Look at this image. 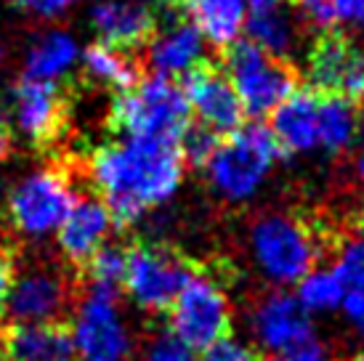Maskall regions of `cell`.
<instances>
[{
	"label": "cell",
	"mask_w": 364,
	"mask_h": 361,
	"mask_svg": "<svg viewBox=\"0 0 364 361\" xmlns=\"http://www.w3.org/2000/svg\"><path fill=\"white\" fill-rule=\"evenodd\" d=\"M183 168L178 144L120 139L93 151L88 171L112 223L128 229L178 191Z\"/></svg>",
	"instance_id": "1"
},
{
	"label": "cell",
	"mask_w": 364,
	"mask_h": 361,
	"mask_svg": "<svg viewBox=\"0 0 364 361\" xmlns=\"http://www.w3.org/2000/svg\"><path fill=\"white\" fill-rule=\"evenodd\" d=\"M109 125L122 139L178 144L183 131L192 125V112L178 82L154 75V77L139 80L131 90L114 96Z\"/></svg>",
	"instance_id": "2"
},
{
	"label": "cell",
	"mask_w": 364,
	"mask_h": 361,
	"mask_svg": "<svg viewBox=\"0 0 364 361\" xmlns=\"http://www.w3.org/2000/svg\"><path fill=\"white\" fill-rule=\"evenodd\" d=\"M247 250L255 269L277 290L298 284L319 261V242L293 212H263L247 229Z\"/></svg>",
	"instance_id": "3"
},
{
	"label": "cell",
	"mask_w": 364,
	"mask_h": 361,
	"mask_svg": "<svg viewBox=\"0 0 364 361\" xmlns=\"http://www.w3.org/2000/svg\"><path fill=\"white\" fill-rule=\"evenodd\" d=\"M282 157L272 131L266 125H242L221 139L215 154L203 171L210 189L226 202L253 200L266 183L272 168Z\"/></svg>",
	"instance_id": "4"
},
{
	"label": "cell",
	"mask_w": 364,
	"mask_h": 361,
	"mask_svg": "<svg viewBox=\"0 0 364 361\" xmlns=\"http://www.w3.org/2000/svg\"><path fill=\"white\" fill-rule=\"evenodd\" d=\"M223 75L232 80L245 114L266 117L298 90V75L284 59L261 50L250 41H237L223 53Z\"/></svg>",
	"instance_id": "5"
},
{
	"label": "cell",
	"mask_w": 364,
	"mask_h": 361,
	"mask_svg": "<svg viewBox=\"0 0 364 361\" xmlns=\"http://www.w3.org/2000/svg\"><path fill=\"white\" fill-rule=\"evenodd\" d=\"M75 361H133L136 340L120 311V292L88 287L72 313Z\"/></svg>",
	"instance_id": "6"
},
{
	"label": "cell",
	"mask_w": 364,
	"mask_h": 361,
	"mask_svg": "<svg viewBox=\"0 0 364 361\" xmlns=\"http://www.w3.org/2000/svg\"><path fill=\"white\" fill-rule=\"evenodd\" d=\"M168 330L192 351H205L232 330V303L223 284L194 271L168 308Z\"/></svg>",
	"instance_id": "7"
},
{
	"label": "cell",
	"mask_w": 364,
	"mask_h": 361,
	"mask_svg": "<svg viewBox=\"0 0 364 361\" xmlns=\"http://www.w3.org/2000/svg\"><path fill=\"white\" fill-rule=\"evenodd\" d=\"M192 274L194 266L181 252L157 242H141L128 247L122 290L141 311L162 313L171 308Z\"/></svg>",
	"instance_id": "8"
},
{
	"label": "cell",
	"mask_w": 364,
	"mask_h": 361,
	"mask_svg": "<svg viewBox=\"0 0 364 361\" xmlns=\"http://www.w3.org/2000/svg\"><path fill=\"white\" fill-rule=\"evenodd\" d=\"M77 194L61 168H41L11 189L9 218L21 237L46 239L56 234Z\"/></svg>",
	"instance_id": "9"
},
{
	"label": "cell",
	"mask_w": 364,
	"mask_h": 361,
	"mask_svg": "<svg viewBox=\"0 0 364 361\" xmlns=\"http://www.w3.org/2000/svg\"><path fill=\"white\" fill-rule=\"evenodd\" d=\"M306 80L319 96L359 104L364 101V48L348 35L322 32L306 53Z\"/></svg>",
	"instance_id": "10"
},
{
	"label": "cell",
	"mask_w": 364,
	"mask_h": 361,
	"mask_svg": "<svg viewBox=\"0 0 364 361\" xmlns=\"http://www.w3.org/2000/svg\"><path fill=\"white\" fill-rule=\"evenodd\" d=\"M75 301L70 276L56 263H32L11 279L6 313L16 324H61Z\"/></svg>",
	"instance_id": "11"
},
{
	"label": "cell",
	"mask_w": 364,
	"mask_h": 361,
	"mask_svg": "<svg viewBox=\"0 0 364 361\" xmlns=\"http://www.w3.org/2000/svg\"><path fill=\"white\" fill-rule=\"evenodd\" d=\"M247 327L255 345L279 359H287L304 343L316 338L311 313L295 301V295L284 290H272L269 295H263L247 316Z\"/></svg>",
	"instance_id": "12"
},
{
	"label": "cell",
	"mask_w": 364,
	"mask_h": 361,
	"mask_svg": "<svg viewBox=\"0 0 364 361\" xmlns=\"http://www.w3.org/2000/svg\"><path fill=\"white\" fill-rule=\"evenodd\" d=\"M11 128L35 146H51L67 125V93L61 82L21 77L9 96Z\"/></svg>",
	"instance_id": "13"
},
{
	"label": "cell",
	"mask_w": 364,
	"mask_h": 361,
	"mask_svg": "<svg viewBox=\"0 0 364 361\" xmlns=\"http://www.w3.org/2000/svg\"><path fill=\"white\" fill-rule=\"evenodd\" d=\"M181 88L197 125L213 131L215 136H232L245 125L242 101L221 70L205 64L183 77Z\"/></svg>",
	"instance_id": "14"
},
{
	"label": "cell",
	"mask_w": 364,
	"mask_h": 361,
	"mask_svg": "<svg viewBox=\"0 0 364 361\" xmlns=\"http://www.w3.org/2000/svg\"><path fill=\"white\" fill-rule=\"evenodd\" d=\"M205 38L189 19L181 16H168L157 21L152 41L146 43V64L154 70L157 77L176 80L186 77L194 70L208 64V50Z\"/></svg>",
	"instance_id": "15"
},
{
	"label": "cell",
	"mask_w": 364,
	"mask_h": 361,
	"mask_svg": "<svg viewBox=\"0 0 364 361\" xmlns=\"http://www.w3.org/2000/svg\"><path fill=\"white\" fill-rule=\"evenodd\" d=\"M88 16L99 43L117 50L141 48L157 30L154 11L141 0H99Z\"/></svg>",
	"instance_id": "16"
},
{
	"label": "cell",
	"mask_w": 364,
	"mask_h": 361,
	"mask_svg": "<svg viewBox=\"0 0 364 361\" xmlns=\"http://www.w3.org/2000/svg\"><path fill=\"white\" fill-rule=\"evenodd\" d=\"M112 215L99 197H77L56 231V244L72 266H85L88 258L107 244Z\"/></svg>",
	"instance_id": "17"
},
{
	"label": "cell",
	"mask_w": 364,
	"mask_h": 361,
	"mask_svg": "<svg viewBox=\"0 0 364 361\" xmlns=\"http://www.w3.org/2000/svg\"><path fill=\"white\" fill-rule=\"evenodd\" d=\"M269 131L287 157L319 154V93L295 90L284 104H279V109L272 112Z\"/></svg>",
	"instance_id": "18"
},
{
	"label": "cell",
	"mask_w": 364,
	"mask_h": 361,
	"mask_svg": "<svg viewBox=\"0 0 364 361\" xmlns=\"http://www.w3.org/2000/svg\"><path fill=\"white\" fill-rule=\"evenodd\" d=\"M0 356L6 361H75L70 327L11 321L0 338Z\"/></svg>",
	"instance_id": "19"
},
{
	"label": "cell",
	"mask_w": 364,
	"mask_h": 361,
	"mask_svg": "<svg viewBox=\"0 0 364 361\" xmlns=\"http://www.w3.org/2000/svg\"><path fill=\"white\" fill-rule=\"evenodd\" d=\"M247 9L245 0H186V19L200 30L205 43L226 50L242 38Z\"/></svg>",
	"instance_id": "20"
},
{
	"label": "cell",
	"mask_w": 364,
	"mask_h": 361,
	"mask_svg": "<svg viewBox=\"0 0 364 361\" xmlns=\"http://www.w3.org/2000/svg\"><path fill=\"white\" fill-rule=\"evenodd\" d=\"M245 35H247V41L258 45L261 50L287 61V56L298 48L301 24H298L293 11L279 6V3H274V6L253 9L247 14Z\"/></svg>",
	"instance_id": "21"
},
{
	"label": "cell",
	"mask_w": 364,
	"mask_h": 361,
	"mask_svg": "<svg viewBox=\"0 0 364 361\" xmlns=\"http://www.w3.org/2000/svg\"><path fill=\"white\" fill-rule=\"evenodd\" d=\"M77 61H80L77 41L70 32L51 30L41 38H35V43L27 48L24 77L41 82H59L64 75H70L75 70Z\"/></svg>",
	"instance_id": "22"
},
{
	"label": "cell",
	"mask_w": 364,
	"mask_h": 361,
	"mask_svg": "<svg viewBox=\"0 0 364 361\" xmlns=\"http://www.w3.org/2000/svg\"><path fill=\"white\" fill-rule=\"evenodd\" d=\"M80 64L93 82L109 85L117 93L131 90L136 82L141 80V67L136 64L131 53L109 48L104 43H91L85 50H80Z\"/></svg>",
	"instance_id": "23"
},
{
	"label": "cell",
	"mask_w": 364,
	"mask_h": 361,
	"mask_svg": "<svg viewBox=\"0 0 364 361\" xmlns=\"http://www.w3.org/2000/svg\"><path fill=\"white\" fill-rule=\"evenodd\" d=\"M359 133V117L354 104L343 99L319 96V151L338 157L354 146Z\"/></svg>",
	"instance_id": "24"
},
{
	"label": "cell",
	"mask_w": 364,
	"mask_h": 361,
	"mask_svg": "<svg viewBox=\"0 0 364 361\" xmlns=\"http://www.w3.org/2000/svg\"><path fill=\"white\" fill-rule=\"evenodd\" d=\"M343 284L333 266H314L304 279L295 284V301L309 313H330L343 306Z\"/></svg>",
	"instance_id": "25"
},
{
	"label": "cell",
	"mask_w": 364,
	"mask_h": 361,
	"mask_svg": "<svg viewBox=\"0 0 364 361\" xmlns=\"http://www.w3.org/2000/svg\"><path fill=\"white\" fill-rule=\"evenodd\" d=\"M333 271L346 290L341 311L359 306L364 301V231H356L338 244Z\"/></svg>",
	"instance_id": "26"
},
{
	"label": "cell",
	"mask_w": 364,
	"mask_h": 361,
	"mask_svg": "<svg viewBox=\"0 0 364 361\" xmlns=\"http://www.w3.org/2000/svg\"><path fill=\"white\" fill-rule=\"evenodd\" d=\"M125 266H128V250L120 244H102L99 250L93 252L88 263L82 266L88 274V287L107 292H120L122 279H125Z\"/></svg>",
	"instance_id": "27"
},
{
	"label": "cell",
	"mask_w": 364,
	"mask_h": 361,
	"mask_svg": "<svg viewBox=\"0 0 364 361\" xmlns=\"http://www.w3.org/2000/svg\"><path fill=\"white\" fill-rule=\"evenodd\" d=\"M133 361H200V356L189 345H183L171 330H160L149 335L141 345H136Z\"/></svg>",
	"instance_id": "28"
},
{
	"label": "cell",
	"mask_w": 364,
	"mask_h": 361,
	"mask_svg": "<svg viewBox=\"0 0 364 361\" xmlns=\"http://www.w3.org/2000/svg\"><path fill=\"white\" fill-rule=\"evenodd\" d=\"M218 144H221V136H215L213 131L197 125V122L189 125L181 139H178V151L183 157V165H194V168L203 171L205 165L210 162L213 154H215Z\"/></svg>",
	"instance_id": "29"
},
{
	"label": "cell",
	"mask_w": 364,
	"mask_h": 361,
	"mask_svg": "<svg viewBox=\"0 0 364 361\" xmlns=\"http://www.w3.org/2000/svg\"><path fill=\"white\" fill-rule=\"evenodd\" d=\"M200 361H258L255 359L253 348L245 340L234 338L232 332L223 335L221 340H215L213 345H208L200 356Z\"/></svg>",
	"instance_id": "30"
},
{
	"label": "cell",
	"mask_w": 364,
	"mask_h": 361,
	"mask_svg": "<svg viewBox=\"0 0 364 361\" xmlns=\"http://www.w3.org/2000/svg\"><path fill=\"white\" fill-rule=\"evenodd\" d=\"M293 6L298 9V14H301L309 24L319 27L322 32L335 27L333 0H293Z\"/></svg>",
	"instance_id": "31"
},
{
	"label": "cell",
	"mask_w": 364,
	"mask_h": 361,
	"mask_svg": "<svg viewBox=\"0 0 364 361\" xmlns=\"http://www.w3.org/2000/svg\"><path fill=\"white\" fill-rule=\"evenodd\" d=\"M335 24H346L364 35V0H333Z\"/></svg>",
	"instance_id": "32"
},
{
	"label": "cell",
	"mask_w": 364,
	"mask_h": 361,
	"mask_svg": "<svg viewBox=\"0 0 364 361\" xmlns=\"http://www.w3.org/2000/svg\"><path fill=\"white\" fill-rule=\"evenodd\" d=\"M284 361H335L333 351H330V345L316 335L311 338L309 343H304L298 351H293Z\"/></svg>",
	"instance_id": "33"
},
{
	"label": "cell",
	"mask_w": 364,
	"mask_h": 361,
	"mask_svg": "<svg viewBox=\"0 0 364 361\" xmlns=\"http://www.w3.org/2000/svg\"><path fill=\"white\" fill-rule=\"evenodd\" d=\"M11 279H14V266H11L9 252L0 250V319L6 316V303H9Z\"/></svg>",
	"instance_id": "34"
},
{
	"label": "cell",
	"mask_w": 364,
	"mask_h": 361,
	"mask_svg": "<svg viewBox=\"0 0 364 361\" xmlns=\"http://www.w3.org/2000/svg\"><path fill=\"white\" fill-rule=\"evenodd\" d=\"M80 0H38L35 11L46 16V19H53V16H61L64 11H70L72 6H77Z\"/></svg>",
	"instance_id": "35"
},
{
	"label": "cell",
	"mask_w": 364,
	"mask_h": 361,
	"mask_svg": "<svg viewBox=\"0 0 364 361\" xmlns=\"http://www.w3.org/2000/svg\"><path fill=\"white\" fill-rule=\"evenodd\" d=\"M354 146H356V162H354L356 178H359V186L364 189V117L359 120V133H356Z\"/></svg>",
	"instance_id": "36"
},
{
	"label": "cell",
	"mask_w": 364,
	"mask_h": 361,
	"mask_svg": "<svg viewBox=\"0 0 364 361\" xmlns=\"http://www.w3.org/2000/svg\"><path fill=\"white\" fill-rule=\"evenodd\" d=\"M346 319H348V324L356 330V335L364 340V301L359 303V306H354V308H348V311H346Z\"/></svg>",
	"instance_id": "37"
},
{
	"label": "cell",
	"mask_w": 364,
	"mask_h": 361,
	"mask_svg": "<svg viewBox=\"0 0 364 361\" xmlns=\"http://www.w3.org/2000/svg\"><path fill=\"white\" fill-rule=\"evenodd\" d=\"M9 151H11V131L9 125L0 120V162L9 157Z\"/></svg>",
	"instance_id": "38"
},
{
	"label": "cell",
	"mask_w": 364,
	"mask_h": 361,
	"mask_svg": "<svg viewBox=\"0 0 364 361\" xmlns=\"http://www.w3.org/2000/svg\"><path fill=\"white\" fill-rule=\"evenodd\" d=\"M9 6H16V9H35L38 0H6Z\"/></svg>",
	"instance_id": "39"
},
{
	"label": "cell",
	"mask_w": 364,
	"mask_h": 361,
	"mask_svg": "<svg viewBox=\"0 0 364 361\" xmlns=\"http://www.w3.org/2000/svg\"><path fill=\"white\" fill-rule=\"evenodd\" d=\"M247 6H253V9H263V6H274V3H279V0H245Z\"/></svg>",
	"instance_id": "40"
},
{
	"label": "cell",
	"mask_w": 364,
	"mask_h": 361,
	"mask_svg": "<svg viewBox=\"0 0 364 361\" xmlns=\"http://www.w3.org/2000/svg\"><path fill=\"white\" fill-rule=\"evenodd\" d=\"M3 59H6V45H3V35H0V67H3Z\"/></svg>",
	"instance_id": "41"
},
{
	"label": "cell",
	"mask_w": 364,
	"mask_h": 361,
	"mask_svg": "<svg viewBox=\"0 0 364 361\" xmlns=\"http://www.w3.org/2000/svg\"><path fill=\"white\" fill-rule=\"evenodd\" d=\"M348 361H364V351H362V353H356V356H351Z\"/></svg>",
	"instance_id": "42"
},
{
	"label": "cell",
	"mask_w": 364,
	"mask_h": 361,
	"mask_svg": "<svg viewBox=\"0 0 364 361\" xmlns=\"http://www.w3.org/2000/svg\"><path fill=\"white\" fill-rule=\"evenodd\" d=\"M258 361H284V359H279V356H266V359H258Z\"/></svg>",
	"instance_id": "43"
},
{
	"label": "cell",
	"mask_w": 364,
	"mask_h": 361,
	"mask_svg": "<svg viewBox=\"0 0 364 361\" xmlns=\"http://www.w3.org/2000/svg\"><path fill=\"white\" fill-rule=\"evenodd\" d=\"M157 3H181V0H157Z\"/></svg>",
	"instance_id": "44"
}]
</instances>
